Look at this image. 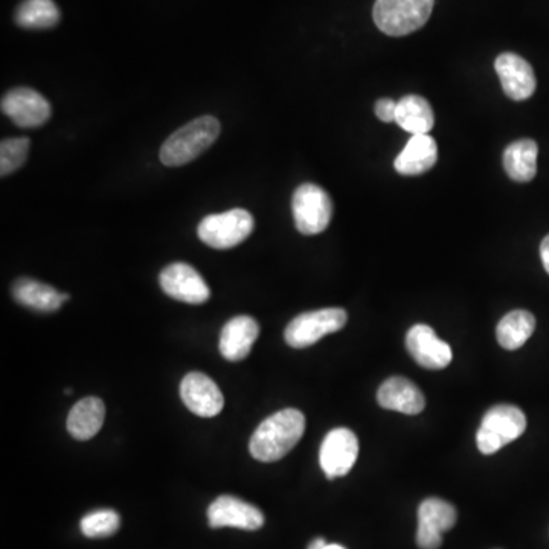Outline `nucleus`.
I'll return each instance as SVG.
<instances>
[{
    "instance_id": "obj_23",
    "label": "nucleus",
    "mask_w": 549,
    "mask_h": 549,
    "mask_svg": "<svg viewBox=\"0 0 549 549\" xmlns=\"http://www.w3.org/2000/svg\"><path fill=\"white\" fill-rule=\"evenodd\" d=\"M536 318L527 310H514L508 313L496 328L499 345L505 350H517L533 336Z\"/></svg>"
},
{
    "instance_id": "obj_27",
    "label": "nucleus",
    "mask_w": 549,
    "mask_h": 549,
    "mask_svg": "<svg viewBox=\"0 0 549 549\" xmlns=\"http://www.w3.org/2000/svg\"><path fill=\"white\" fill-rule=\"evenodd\" d=\"M395 113H397V103L391 98H382L377 101L376 115L382 122H395Z\"/></svg>"
},
{
    "instance_id": "obj_29",
    "label": "nucleus",
    "mask_w": 549,
    "mask_h": 549,
    "mask_svg": "<svg viewBox=\"0 0 549 549\" xmlns=\"http://www.w3.org/2000/svg\"><path fill=\"white\" fill-rule=\"evenodd\" d=\"M328 543L325 542V539H316L313 540L309 545V549H325L327 548Z\"/></svg>"
},
{
    "instance_id": "obj_22",
    "label": "nucleus",
    "mask_w": 549,
    "mask_h": 549,
    "mask_svg": "<svg viewBox=\"0 0 549 549\" xmlns=\"http://www.w3.org/2000/svg\"><path fill=\"white\" fill-rule=\"evenodd\" d=\"M539 147L533 139H521L504 151V168L514 182H531L537 174Z\"/></svg>"
},
{
    "instance_id": "obj_30",
    "label": "nucleus",
    "mask_w": 549,
    "mask_h": 549,
    "mask_svg": "<svg viewBox=\"0 0 549 549\" xmlns=\"http://www.w3.org/2000/svg\"><path fill=\"white\" fill-rule=\"evenodd\" d=\"M325 549H345L342 545H336V543H328Z\"/></svg>"
},
{
    "instance_id": "obj_10",
    "label": "nucleus",
    "mask_w": 549,
    "mask_h": 549,
    "mask_svg": "<svg viewBox=\"0 0 549 549\" xmlns=\"http://www.w3.org/2000/svg\"><path fill=\"white\" fill-rule=\"evenodd\" d=\"M456 524V510L450 502L429 498L418 507L417 545L421 549H438L443 533Z\"/></svg>"
},
{
    "instance_id": "obj_1",
    "label": "nucleus",
    "mask_w": 549,
    "mask_h": 549,
    "mask_svg": "<svg viewBox=\"0 0 549 549\" xmlns=\"http://www.w3.org/2000/svg\"><path fill=\"white\" fill-rule=\"evenodd\" d=\"M305 431V417L298 409H284L270 415L257 427L249 441L255 460L273 463L281 460L301 440Z\"/></svg>"
},
{
    "instance_id": "obj_13",
    "label": "nucleus",
    "mask_w": 549,
    "mask_h": 549,
    "mask_svg": "<svg viewBox=\"0 0 549 549\" xmlns=\"http://www.w3.org/2000/svg\"><path fill=\"white\" fill-rule=\"evenodd\" d=\"M406 348L412 359L427 370H443L452 362V348L429 325H414L406 334Z\"/></svg>"
},
{
    "instance_id": "obj_9",
    "label": "nucleus",
    "mask_w": 549,
    "mask_h": 549,
    "mask_svg": "<svg viewBox=\"0 0 549 549\" xmlns=\"http://www.w3.org/2000/svg\"><path fill=\"white\" fill-rule=\"evenodd\" d=\"M2 112L22 129L40 127L51 118L52 107L43 95L29 87H16L2 98Z\"/></svg>"
},
{
    "instance_id": "obj_25",
    "label": "nucleus",
    "mask_w": 549,
    "mask_h": 549,
    "mask_svg": "<svg viewBox=\"0 0 549 549\" xmlns=\"http://www.w3.org/2000/svg\"><path fill=\"white\" fill-rule=\"evenodd\" d=\"M119 514L113 510H98L86 514L81 519V533L89 539H103L119 530Z\"/></svg>"
},
{
    "instance_id": "obj_16",
    "label": "nucleus",
    "mask_w": 549,
    "mask_h": 549,
    "mask_svg": "<svg viewBox=\"0 0 549 549\" xmlns=\"http://www.w3.org/2000/svg\"><path fill=\"white\" fill-rule=\"evenodd\" d=\"M377 402L388 411L402 412L406 415H417L426 406L423 392L415 383L405 377H391L382 383L377 391Z\"/></svg>"
},
{
    "instance_id": "obj_28",
    "label": "nucleus",
    "mask_w": 549,
    "mask_h": 549,
    "mask_svg": "<svg viewBox=\"0 0 549 549\" xmlns=\"http://www.w3.org/2000/svg\"><path fill=\"white\" fill-rule=\"evenodd\" d=\"M540 258H542L543 267L549 273V234L543 238L540 244Z\"/></svg>"
},
{
    "instance_id": "obj_3",
    "label": "nucleus",
    "mask_w": 549,
    "mask_h": 549,
    "mask_svg": "<svg viewBox=\"0 0 549 549\" xmlns=\"http://www.w3.org/2000/svg\"><path fill=\"white\" fill-rule=\"evenodd\" d=\"M435 0H376L373 17L386 36L403 37L426 25Z\"/></svg>"
},
{
    "instance_id": "obj_2",
    "label": "nucleus",
    "mask_w": 549,
    "mask_h": 549,
    "mask_svg": "<svg viewBox=\"0 0 549 549\" xmlns=\"http://www.w3.org/2000/svg\"><path fill=\"white\" fill-rule=\"evenodd\" d=\"M220 135V122L214 116H200L176 130L162 145L161 158L165 167H182L199 158Z\"/></svg>"
},
{
    "instance_id": "obj_12",
    "label": "nucleus",
    "mask_w": 549,
    "mask_h": 549,
    "mask_svg": "<svg viewBox=\"0 0 549 549\" xmlns=\"http://www.w3.org/2000/svg\"><path fill=\"white\" fill-rule=\"evenodd\" d=\"M208 522L211 528H240L260 530L264 525V514L260 508L234 496H220L208 508Z\"/></svg>"
},
{
    "instance_id": "obj_18",
    "label": "nucleus",
    "mask_w": 549,
    "mask_h": 549,
    "mask_svg": "<svg viewBox=\"0 0 549 549\" xmlns=\"http://www.w3.org/2000/svg\"><path fill=\"white\" fill-rule=\"evenodd\" d=\"M438 159V147L431 135H412L394 167L402 176H420L431 170Z\"/></svg>"
},
{
    "instance_id": "obj_19",
    "label": "nucleus",
    "mask_w": 549,
    "mask_h": 549,
    "mask_svg": "<svg viewBox=\"0 0 549 549\" xmlns=\"http://www.w3.org/2000/svg\"><path fill=\"white\" fill-rule=\"evenodd\" d=\"M13 296L19 304L43 313L57 312L61 305L71 298L66 293L57 292L48 284L29 278H20L14 283Z\"/></svg>"
},
{
    "instance_id": "obj_17",
    "label": "nucleus",
    "mask_w": 549,
    "mask_h": 549,
    "mask_svg": "<svg viewBox=\"0 0 549 549\" xmlns=\"http://www.w3.org/2000/svg\"><path fill=\"white\" fill-rule=\"evenodd\" d=\"M260 334V325L251 316H235L220 334V353L226 360L238 362L248 357Z\"/></svg>"
},
{
    "instance_id": "obj_8",
    "label": "nucleus",
    "mask_w": 549,
    "mask_h": 549,
    "mask_svg": "<svg viewBox=\"0 0 549 549\" xmlns=\"http://www.w3.org/2000/svg\"><path fill=\"white\" fill-rule=\"evenodd\" d=\"M359 456V441L347 427H338L328 432L321 444L319 463L328 479L347 475Z\"/></svg>"
},
{
    "instance_id": "obj_31",
    "label": "nucleus",
    "mask_w": 549,
    "mask_h": 549,
    "mask_svg": "<svg viewBox=\"0 0 549 549\" xmlns=\"http://www.w3.org/2000/svg\"><path fill=\"white\" fill-rule=\"evenodd\" d=\"M65 394L66 395H71L72 394V389H66Z\"/></svg>"
},
{
    "instance_id": "obj_5",
    "label": "nucleus",
    "mask_w": 549,
    "mask_h": 549,
    "mask_svg": "<svg viewBox=\"0 0 549 549\" xmlns=\"http://www.w3.org/2000/svg\"><path fill=\"white\" fill-rule=\"evenodd\" d=\"M254 231V217L246 209L235 208L222 214H211L197 228L200 240L209 248L231 249L243 243Z\"/></svg>"
},
{
    "instance_id": "obj_6",
    "label": "nucleus",
    "mask_w": 549,
    "mask_h": 549,
    "mask_svg": "<svg viewBox=\"0 0 549 549\" xmlns=\"http://www.w3.org/2000/svg\"><path fill=\"white\" fill-rule=\"evenodd\" d=\"M292 212L296 229L301 234H321L330 225L333 202L327 191L315 183H304L293 193Z\"/></svg>"
},
{
    "instance_id": "obj_24",
    "label": "nucleus",
    "mask_w": 549,
    "mask_h": 549,
    "mask_svg": "<svg viewBox=\"0 0 549 549\" xmlns=\"http://www.w3.org/2000/svg\"><path fill=\"white\" fill-rule=\"evenodd\" d=\"M60 22L54 0H25L16 11V23L26 29H48Z\"/></svg>"
},
{
    "instance_id": "obj_4",
    "label": "nucleus",
    "mask_w": 549,
    "mask_h": 549,
    "mask_svg": "<svg viewBox=\"0 0 549 549\" xmlns=\"http://www.w3.org/2000/svg\"><path fill=\"white\" fill-rule=\"evenodd\" d=\"M527 429V417L517 406L496 405L482 418L476 446L482 455H493L513 443Z\"/></svg>"
},
{
    "instance_id": "obj_14",
    "label": "nucleus",
    "mask_w": 549,
    "mask_h": 549,
    "mask_svg": "<svg viewBox=\"0 0 549 549\" xmlns=\"http://www.w3.org/2000/svg\"><path fill=\"white\" fill-rule=\"evenodd\" d=\"M180 397L185 406L199 417H216L225 406V399L217 383L202 373H190L183 377Z\"/></svg>"
},
{
    "instance_id": "obj_11",
    "label": "nucleus",
    "mask_w": 549,
    "mask_h": 549,
    "mask_svg": "<svg viewBox=\"0 0 549 549\" xmlns=\"http://www.w3.org/2000/svg\"><path fill=\"white\" fill-rule=\"evenodd\" d=\"M159 283L168 296L185 304H203L211 296L208 284L190 264L174 263L165 267Z\"/></svg>"
},
{
    "instance_id": "obj_20",
    "label": "nucleus",
    "mask_w": 549,
    "mask_h": 549,
    "mask_svg": "<svg viewBox=\"0 0 549 549\" xmlns=\"http://www.w3.org/2000/svg\"><path fill=\"white\" fill-rule=\"evenodd\" d=\"M106 418V406L97 397L78 402L68 415V431L75 440L86 441L100 432Z\"/></svg>"
},
{
    "instance_id": "obj_15",
    "label": "nucleus",
    "mask_w": 549,
    "mask_h": 549,
    "mask_svg": "<svg viewBox=\"0 0 549 549\" xmlns=\"http://www.w3.org/2000/svg\"><path fill=\"white\" fill-rule=\"evenodd\" d=\"M495 69L501 80L505 95L514 101H524L533 97L537 81L533 66L521 55L505 52L495 61Z\"/></svg>"
},
{
    "instance_id": "obj_21",
    "label": "nucleus",
    "mask_w": 549,
    "mask_h": 549,
    "mask_svg": "<svg viewBox=\"0 0 549 549\" xmlns=\"http://www.w3.org/2000/svg\"><path fill=\"white\" fill-rule=\"evenodd\" d=\"M395 122L411 135H427L435 124L431 104L418 95H406L397 103Z\"/></svg>"
},
{
    "instance_id": "obj_7",
    "label": "nucleus",
    "mask_w": 549,
    "mask_h": 549,
    "mask_svg": "<svg viewBox=\"0 0 549 549\" xmlns=\"http://www.w3.org/2000/svg\"><path fill=\"white\" fill-rule=\"evenodd\" d=\"M347 321V312L338 307L302 313L287 325L284 338L290 347L301 350L312 347L327 334L342 330Z\"/></svg>"
},
{
    "instance_id": "obj_26",
    "label": "nucleus",
    "mask_w": 549,
    "mask_h": 549,
    "mask_svg": "<svg viewBox=\"0 0 549 549\" xmlns=\"http://www.w3.org/2000/svg\"><path fill=\"white\" fill-rule=\"evenodd\" d=\"M31 139L10 138L0 144V174L2 177L19 170L28 159Z\"/></svg>"
}]
</instances>
